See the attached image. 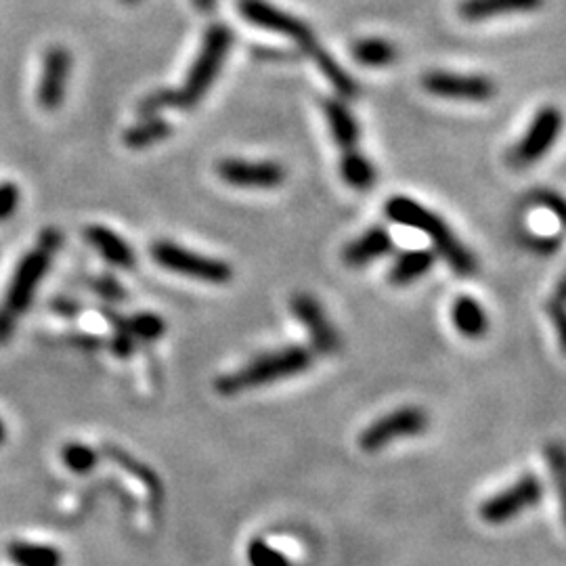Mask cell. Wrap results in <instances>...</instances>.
<instances>
[{
    "instance_id": "7",
    "label": "cell",
    "mask_w": 566,
    "mask_h": 566,
    "mask_svg": "<svg viewBox=\"0 0 566 566\" xmlns=\"http://www.w3.org/2000/svg\"><path fill=\"white\" fill-rule=\"evenodd\" d=\"M428 426H430V418L422 407H416V405L399 407L369 424L361 432L359 447L367 453H376L397 441L420 437L422 432H426Z\"/></svg>"
},
{
    "instance_id": "15",
    "label": "cell",
    "mask_w": 566,
    "mask_h": 566,
    "mask_svg": "<svg viewBox=\"0 0 566 566\" xmlns=\"http://www.w3.org/2000/svg\"><path fill=\"white\" fill-rule=\"evenodd\" d=\"M393 235L384 227H372L359 237H355L353 242H348L342 250V260L344 265L359 269L365 265H372L376 260L388 256L393 252Z\"/></svg>"
},
{
    "instance_id": "9",
    "label": "cell",
    "mask_w": 566,
    "mask_h": 566,
    "mask_svg": "<svg viewBox=\"0 0 566 566\" xmlns=\"http://www.w3.org/2000/svg\"><path fill=\"white\" fill-rule=\"evenodd\" d=\"M239 13L258 28L290 38L307 55L319 45L309 24H304L300 17L267 3V0H239Z\"/></svg>"
},
{
    "instance_id": "1",
    "label": "cell",
    "mask_w": 566,
    "mask_h": 566,
    "mask_svg": "<svg viewBox=\"0 0 566 566\" xmlns=\"http://www.w3.org/2000/svg\"><path fill=\"white\" fill-rule=\"evenodd\" d=\"M386 219L397 225L422 231L434 246V254H439L451 271L460 277H472L478 271V260L470 248L462 242L449 223L437 212L428 210L420 202L407 198V195H395L384 206Z\"/></svg>"
},
{
    "instance_id": "32",
    "label": "cell",
    "mask_w": 566,
    "mask_h": 566,
    "mask_svg": "<svg viewBox=\"0 0 566 566\" xmlns=\"http://www.w3.org/2000/svg\"><path fill=\"white\" fill-rule=\"evenodd\" d=\"M541 206H548L558 219L566 225V202L560 198V195H556V193H550V191H546V193H541V202H539Z\"/></svg>"
},
{
    "instance_id": "35",
    "label": "cell",
    "mask_w": 566,
    "mask_h": 566,
    "mask_svg": "<svg viewBox=\"0 0 566 566\" xmlns=\"http://www.w3.org/2000/svg\"><path fill=\"white\" fill-rule=\"evenodd\" d=\"M124 3H137V0H124Z\"/></svg>"
},
{
    "instance_id": "16",
    "label": "cell",
    "mask_w": 566,
    "mask_h": 566,
    "mask_svg": "<svg viewBox=\"0 0 566 566\" xmlns=\"http://www.w3.org/2000/svg\"><path fill=\"white\" fill-rule=\"evenodd\" d=\"M543 0H462L460 15L472 24L489 21L502 15L514 13H533L541 9Z\"/></svg>"
},
{
    "instance_id": "28",
    "label": "cell",
    "mask_w": 566,
    "mask_h": 566,
    "mask_svg": "<svg viewBox=\"0 0 566 566\" xmlns=\"http://www.w3.org/2000/svg\"><path fill=\"white\" fill-rule=\"evenodd\" d=\"M162 110H179V95L177 89H160L149 93L141 103H139V114L143 118L158 116Z\"/></svg>"
},
{
    "instance_id": "27",
    "label": "cell",
    "mask_w": 566,
    "mask_h": 566,
    "mask_svg": "<svg viewBox=\"0 0 566 566\" xmlns=\"http://www.w3.org/2000/svg\"><path fill=\"white\" fill-rule=\"evenodd\" d=\"M63 464L76 474H89L97 464V453L82 443H70L63 449Z\"/></svg>"
},
{
    "instance_id": "33",
    "label": "cell",
    "mask_w": 566,
    "mask_h": 566,
    "mask_svg": "<svg viewBox=\"0 0 566 566\" xmlns=\"http://www.w3.org/2000/svg\"><path fill=\"white\" fill-rule=\"evenodd\" d=\"M193 5L200 11H212L216 7V0H193Z\"/></svg>"
},
{
    "instance_id": "21",
    "label": "cell",
    "mask_w": 566,
    "mask_h": 566,
    "mask_svg": "<svg viewBox=\"0 0 566 566\" xmlns=\"http://www.w3.org/2000/svg\"><path fill=\"white\" fill-rule=\"evenodd\" d=\"M9 558L17 566H61V552L45 546V543H30V541H13L7 548Z\"/></svg>"
},
{
    "instance_id": "20",
    "label": "cell",
    "mask_w": 566,
    "mask_h": 566,
    "mask_svg": "<svg viewBox=\"0 0 566 566\" xmlns=\"http://www.w3.org/2000/svg\"><path fill=\"white\" fill-rule=\"evenodd\" d=\"M309 55L313 57V61H315L317 68L321 70V74L332 82V86L336 89V93L340 95V99L346 101V99L357 97L359 89H357L355 78L348 74L328 51H325L321 45H317Z\"/></svg>"
},
{
    "instance_id": "17",
    "label": "cell",
    "mask_w": 566,
    "mask_h": 566,
    "mask_svg": "<svg viewBox=\"0 0 566 566\" xmlns=\"http://www.w3.org/2000/svg\"><path fill=\"white\" fill-rule=\"evenodd\" d=\"M455 330L468 340H481L489 332V315L481 302L472 296H457L451 307Z\"/></svg>"
},
{
    "instance_id": "4",
    "label": "cell",
    "mask_w": 566,
    "mask_h": 566,
    "mask_svg": "<svg viewBox=\"0 0 566 566\" xmlns=\"http://www.w3.org/2000/svg\"><path fill=\"white\" fill-rule=\"evenodd\" d=\"M233 47V32L225 24H214L206 30L202 49L193 61V68L189 70L183 89L177 91L179 95V110H189L195 107L202 97L212 89L216 76L221 74L223 63Z\"/></svg>"
},
{
    "instance_id": "11",
    "label": "cell",
    "mask_w": 566,
    "mask_h": 566,
    "mask_svg": "<svg viewBox=\"0 0 566 566\" xmlns=\"http://www.w3.org/2000/svg\"><path fill=\"white\" fill-rule=\"evenodd\" d=\"M219 177L239 189H277L286 181L288 172L271 160H239L229 158L216 164Z\"/></svg>"
},
{
    "instance_id": "3",
    "label": "cell",
    "mask_w": 566,
    "mask_h": 566,
    "mask_svg": "<svg viewBox=\"0 0 566 566\" xmlns=\"http://www.w3.org/2000/svg\"><path fill=\"white\" fill-rule=\"evenodd\" d=\"M313 361H315V355L313 351H309L307 346H300V344L283 346L279 348V351L258 357L246 367L237 369V372L223 376L219 382H216V390L227 397L246 393V390H254L260 386H267V384L288 380V378L309 372Z\"/></svg>"
},
{
    "instance_id": "29",
    "label": "cell",
    "mask_w": 566,
    "mask_h": 566,
    "mask_svg": "<svg viewBox=\"0 0 566 566\" xmlns=\"http://www.w3.org/2000/svg\"><path fill=\"white\" fill-rule=\"evenodd\" d=\"M130 334L141 340H156L164 334V321L158 315L143 313L130 319Z\"/></svg>"
},
{
    "instance_id": "19",
    "label": "cell",
    "mask_w": 566,
    "mask_h": 566,
    "mask_svg": "<svg viewBox=\"0 0 566 566\" xmlns=\"http://www.w3.org/2000/svg\"><path fill=\"white\" fill-rule=\"evenodd\" d=\"M86 239H89V244L95 246L110 265L120 269H130L135 265L133 248H130L116 231L101 225H93L86 229Z\"/></svg>"
},
{
    "instance_id": "2",
    "label": "cell",
    "mask_w": 566,
    "mask_h": 566,
    "mask_svg": "<svg viewBox=\"0 0 566 566\" xmlns=\"http://www.w3.org/2000/svg\"><path fill=\"white\" fill-rule=\"evenodd\" d=\"M59 244L61 233L55 229H47L40 233L38 244L19 260V265L9 281L7 294L3 302H0V344L13 336L21 315L30 309L38 283L45 279Z\"/></svg>"
},
{
    "instance_id": "26",
    "label": "cell",
    "mask_w": 566,
    "mask_h": 566,
    "mask_svg": "<svg viewBox=\"0 0 566 566\" xmlns=\"http://www.w3.org/2000/svg\"><path fill=\"white\" fill-rule=\"evenodd\" d=\"M248 564L250 566H294L290 558L273 548L265 539H254L248 546Z\"/></svg>"
},
{
    "instance_id": "25",
    "label": "cell",
    "mask_w": 566,
    "mask_h": 566,
    "mask_svg": "<svg viewBox=\"0 0 566 566\" xmlns=\"http://www.w3.org/2000/svg\"><path fill=\"white\" fill-rule=\"evenodd\" d=\"M546 462L550 468L552 483L560 502V512L566 527V445L560 441H552L546 447Z\"/></svg>"
},
{
    "instance_id": "31",
    "label": "cell",
    "mask_w": 566,
    "mask_h": 566,
    "mask_svg": "<svg viewBox=\"0 0 566 566\" xmlns=\"http://www.w3.org/2000/svg\"><path fill=\"white\" fill-rule=\"evenodd\" d=\"M19 206V189L13 183H0V223L11 219Z\"/></svg>"
},
{
    "instance_id": "23",
    "label": "cell",
    "mask_w": 566,
    "mask_h": 566,
    "mask_svg": "<svg viewBox=\"0 0 566 566\" xmlns=\"http://www.w3.org/2000/svg\"><path fill=\"white\" fill-rule=\"evenodd\" d=\"M340 177L355 191H369L374 187L378 174L374 164L361 151V154L340 158Z\"/></svg>"
},
{
    "instance_id": "30",
    "label": "cell",
    "mask_w": 566,
    "mask_h": 566,
    "mask_svg": "<svg viewBox=\"0 0 566 566\" xmlns=\"http://www.w3.org/2000/svg\"><path fill=\"white\" fill-rule=\"evenodd\" d=\"M548 315H550V321H552L554 330H556L562 353L566 355V298L562 294L554 296L548 302Z\"/></svg>"
},
{
    "instance_id": "34",
    "label": "cell",
    "mask_w": 566,
    "mask_h": 566,
    "mask_svg": "<svg viewBox=\"0 0 566 566\" xmlns=\"http://www.w3.org/2000/svg\"><path fill=\"white\" fill-rule=\"evenodd\" d=\"M5 434H7V432H5V424H3V420H0V443L5 441Z\"/></svg>"
},
{
    "instance_id": "5",
    "label": "cell",
    "mask_w": 566,
    "mask_h": 566,
    "mask_svg": "<svg viewBox=\"0 0 566 566\" xmlns=\"http://www.w3.org/2000/svg\"><path fill=\"white\" fill-rule=\"evenodd\" d=\"M151 256H154L156 263L166 271L198 281L221 286V283H229L233 279V269L225 260L191 252L172 242H156L151 246Z\"/></svg>"
},
{
    "instance_id": "6",
    "label": "cell",
    "mask_w": 566,
    "mask_h": 566,
    "mask_svg": "<svg viewBox=\"0 0 566 566\" xmlns=\"http://www.w3.org/2000/svg\"><path fill=\"white\" fill-rule=\"evenodd\" d=\"M543 499V483L541 478L533 472L522 474L516 483L491 495L489 499L478 508V514L487 522V525L499 527L508 525L520 514H525L533 508H537Z\"/></svg>"
},
{
    "instance_id": "18",
    "label": "cell",
    "mask_w": 566,
    "mask_h": 566,
    "mask_svg": "<svg viewBox=\"0 0 566 566\" xmlns=\"http://www.w3.org/2000/svg\"><path fill=\"white\" fill-rule=\"evenodd\" d=\"M434 263H437V254L432 250H405L390 265L388 281L397 288L411 286L413 281L428 275Z\"/></svg>"
},
{
    "instance_id": "8",
    "label": "cell",
    "mask_w": 566,
    "mask_h": 566,
    "mask_svg": "<svg viewBox=\"0 0 566 566\" xmlns=\"http://www.w3.org/2000/svg\"><path fill=\"white\" fill-rule=\"evenodd\" d=\"M564 130V114L556 105H546L533 116L525 135L514 145L510 164L514 168H529L546 158Z\"/></svg>"
},
{
    "instance_id": "10",
    "label": "cell",
    "mask_w": 566,
    "mask_h": 566,
    "mask_svg": "<svg viewBox=\"0 0 566 566\" xmlns=\"http://www.w3.org/2000/svg\"><path fill=\"white\" fill-rule=\"evenodd\" d=\"M424 91L441 99H455V101H472L483 103L489 101L495 93L497 86L489 76L483 74H457L434 70L422 78Z\"/></svg>"
},
{
    "instance_id": "14",
    "label": "cell",
    "mask_w": 566,
    "mask_h": 566,
    "mask_svg": "<svg viewBox=\"0 0 566 566\" xmlns=\"http://www.w3.org/2000/svg\"><path fill=\"white\" fill-rule=\"evenodd\" d=\"M323 112H325V118H328V126L332 130L334 143L338 145L340 158L361 154L363 149L359 147V141H361L359 122L351 107H348V103L344 99H328V101H323Z\"/></svg>"
},
{
    "instance_id": "12",
    "label": "cell",
    "mask_w": 566,
    "mask_h": 566,
    "mask_svg": "<svg viewBox=\"0 0 566 566\" xmlns=\"http://www.w3.org/2000/svg\"><path fill=\"white\" fill-rule=\"evenodd\" d=\"M292 313L309 332L313 351L319 355H334L340 348V336L332 325L328 313L323 311L321 302L311 294H296L290 304Z\"/></svg>"
},
{
    "instance_id": "22",
    "label": "cell",
    "mask_w": 566,
    "mask_h": 566,
    "mask_svg": "<svg viewBox=\"0 0 566 566\" xmlns=\"http://www.w3.org/2000/svg\"><path fill=\"white\" fill-rule=\"evenodd\" d=\"M353 57L365 68H386V65L397 61V47L386 38H363L355 42Z\"/></svg>"
},
{
    "instance_id": "24",
    "label": "cell",
    "mask_w": 566,
    "mask_h": 566,
    "mask_svg": "<svg viewBox=\"0 0 566 566\" xmlns=\"http://www.w3.org/2000/svg\"><path fill=\"white\" fill-rule=\"evenodd\" d=\"M170 124L160 118V116H151L147 120H141L139 124H135L133 128H128L124 133V143L133 149H143L149 145H156L164 139L170 137Z\"/></svg>"
},
{
    "instance_id": "13",
    "label": "cell",
    "mask_w": 566,
    "mask_h": 566,
    "mask_svg": "<svg viewBox=\"0 0 566 566\" xmlns=\"http://www.w3.org/2000/svg\"><path fill=\"white\" fill-rule=\"evenodd\" d=\"M72 72V55L65 47H51L42 59V74L38 82V103L42 110H59Z\"/></svg>"
}]
</instances>
